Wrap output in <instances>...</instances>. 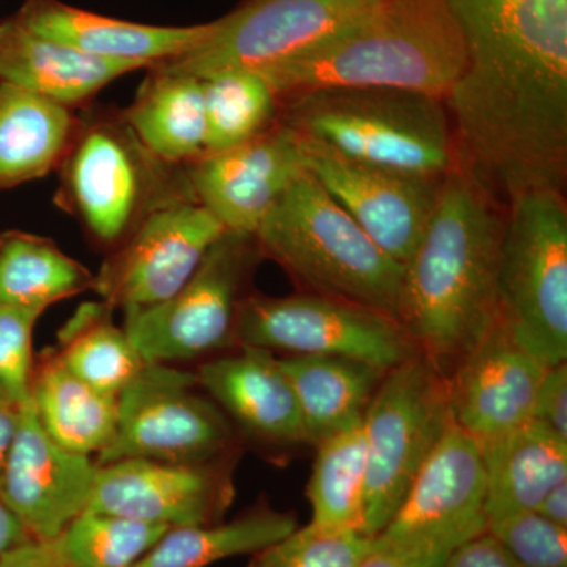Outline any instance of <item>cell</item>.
<instances>
[{
  "instance_id": "30",
  "label": "cell",
  "mask_w": 567,
  "mask_h": 567,
  "mask_svg": "<svg viewBox=\"0 0 567 567\" xmlns=\"http://www.w3.org/2000/svg\"><path fill=\"white\" fill-rule=\"evenodd\" d=\"M114 311L104 301L82 303L59 330L54 347L74 375L102 393L118 398L145 361L125 328L115 324Z\"/></svg>"
},
{
  "instance_id": "33",
  "label": "cell",
  "mask_w": 567,
  "mask_h": 567,
  "mask_svg": "<svg viewBox=\"0 0 567 567\" xmlns=\"http://www.w3.org/2000/svg\"><path fill=\"white\" fill-rule=\"evenodd\" d=\"M167 529L166 525L85 509L54 543L76 567H134Z\"/></svg>"
},
{
  "instance_id": "28",
  "label": "cell",
  "mask_w": 567,
  "mask_h": 567,
  "mask_svg": "<svg viewBox=\"0 0 567 567\" xmlns=\"http://www.w3.org/2000/svg\"><path fill=\"white\" fill-rule=\"evenodd\" d=\"M95 286V274L51 238L22 230L0 234V305L47 311Z\"/></svg>"
},
{
  "instance_id": "15",
  "label": "cell",
  "mask_w": 567,
  "mask_h": 567,
  "mask_svg": "<svg viewBox=\"0 0 567 567\" xmlns=\"http://www.w3.org/2000/svg\"><path fill=\"white\" fill-rule=\"evenodd\" d=\"M238 457L208 462L122 458L99 466L87 509L169 528L224 520L235 498Z\"/></svg>"
},
{
  "instance_id": "9",
  "label": "cell",
  "mask_w": 567,
  "mask_h": 567,
  "mask_svg": "<svg viewBox=\"0 0 567 567\" xmlns=\"http://www.w3.org/2000/svg\"><path fill=\"white\" fill-rule=\"evenodd\" d=\"M262 259L254 235L227 230L169 300L125 311L123 328L142 360L188 363L238 349V315Z\"/></svg>"
},
{
  "instance_id": "36",
  "label": "cell",
  "mask_w": 567,
  "mask_h": 567,
  "mask_svg": "<svg viewBox=\"0 0 567 567\" xmlns=\"http://www.w3.org/2000/svg\"><path fill=\"white\" fill-rule=\"evenodd\" d=\"M43 315L41 309L0 305V388L20 405L31 399L32 336Z\"/></svg>"
},
{
  "instance_id": "24",
  "label": "cell",
  "mask_w": 567,
  "mask_h": 567,
  "mask_svg": "<svg viewBox=\"0 0 567 567\" xmlns=\"http://www.w3.org/2000/svg\"><path fill=\"white\" fill-rule=\"evenodd\" d=\"M122 112L142 144L163 162L189 166L207 155L200 78L153 65Z\"/></svg>"
},
{
  "instance_id": "40",
  "label": "cell",
  "mask_w": 567,
  "mask_h": 567,
  "mask_svg": "<svg viewBox=\"0 0 567 567\" xmlns=\"http://www.w3.org/2000/svg\"><path fill=\"white\" fill-rule=\"evenodd\" d=\"M33 537L22 525L17 514L0 498V561L25 544L32 543Z\"/></svg>"
},
{
  "instance_id": "2",
  "label": "cell",
  "mask_w": 567,
  "mask_h": 567,
  "mask_svg": "<svg viewBox=\"0 0 567 567\" xmlns=\"http://www.w3.org/2000/svg\"><path fill=\"white\" fill-rule=\"evenodd\" d=\"M505 215L491 194L453 171L404 265L399 322L445 379L498 320Z\"/></svg>"
},
{
  "instance_id": "26",
  "label": "cell",
  "mask_w": 567,
  "mask_h": 567,
  "mask_svg": "<svg viewBox=\"0 0 567 567\" xmlns=\"http://www.w3.org/2000/svg\"><path fill=\"white\" fill-rule=\"evenodd\" d=\"M300 404L309 445L363 423L365 410L386 372L341 357L279 358Z\"/></svg>"
},
{
  "instance_id": "25",
  "label": "cell",
  "mask_w": 567,
  "mask_h": 567,
  "mask_svg": "<svg viewBox=\"0 0 567 567\" xmlns=\"http://www.w3.org/2000/svg\"><path fill=\"white\" fill-rule=\"evenodd\" d=\"M31 401L44 432L71 453L99 456L117 427V398L74 375L55 347L35 354Z\"/></svg>"
},
{
  "instance_id": "41",
  "label": "cell",
  "mask_w": 567,
  "mask_h": 567,
  "mask_svg": "<svg viewBox=\"0 0 567 567\" xmlns=\"http://www.w3.org/2000/svg\"><path fill=\"white\" fill-rule=\"evenodd\" d=\"M22 405L0 388V475L20 424Z\"/></svg>"
},
{
  "instance_id": "16",
  "label": "cell",
  "mask_w": 567,
  "mask_h": 567,
  "mask_svg": "<svg viewBox=\"0 0 567 567\" xmlns=\"http://www.w3.org/2000/svg\"><path fill=\"white\" fill-rule=\"evenodd\" d=\"M298 140L306 171L324 192L388 256L402 265L409 262L435 210L443 178L412 177L365 166L305 137Z\"/></svg>"
},
{
  "instance_id": "21",
  "label": "cell",
  "mask_w": 567,
  "mask_h": 567,
  "mask_svg": "<svg viewBox=\"0 0 567 567\" xmlns=\"http://www.w3.org/2000/svg\"><path fill=\"white\" fill-rule=\"evenodd\" d=\"M31 31L95 58L140 63L145 70L181 58L212 32V22L163 28L115 20L59 0H25L14 14Z\"/></svg>"
},
{
  "instance_id": "10",
  "label": "cell",
  "mask_w": 567,
  "mask_h": 567,
  "mask_svg": "<svg viewBox=\"0 0 567 567\" xmlns=\"http://www.w3.org/2000/svg\"><path fill=\"white\" fill-rule=\"evenodd\" d=\"M117 405V427L96 466L122 458L208 462L241 453L240 432L205 393L196 371L145 363Z\"/></svg>"
},
{
  "instance_id": "23",
  "label": "cell",
  "mask_w": 567,
  "mask_h": 567,
  "mask_svg": "<svg viewBox=\"0 0 567 567\" xmlns=\"http://www.w3.org/2000/svg\"><path fill=\"white\" fill-rule=\"evenodd\" d=\"M80 126V110L0 82V192L58 171Z\"/></svg>"
},
{
  "instance_id": "17",
  "label": "cell",
  "mask_w": 567,
  "mask_h": 567,
  "mask_svg": "<svg viewBox=\"0 0 567 567\" xmlns=\"http://www.w3.org/2000/svg\"><path fill=\"white\" fill-rule=\"evenodd\" d=\"M96 470L95 458L71 453L44 432L29 399L0 475V498L33 539L51 543L87 509Z\"/></svg>"
},
{
  "instance_id": "35",
  "label": "cell",
  "mask_w": 567,
  "mask_h": 567,
  "mask_svg": "<svg viewBox=\"0 0 567 567\" xmlns=\"http://www.w3.org/2000/svg\"><path fill=\"white\" fill-rule=\"evenodd\" d=\"M487 532L517 567H567V528L536 511L492 518Z\"/></svg>"
},
{
  "instance_id": "37",
  "label": "cell",
  "mask_w": 567,
  "mask_h": 567,
  "mask_svg": "<svg viewBox=\"0 0 567 567\" xmlns=\"http://www.w3.org/2000/svg\"><path fill=\"white\" fill-rule=\"evenodd\" d=\"M533 423L567 440V364L547 368L537 390Z\"/></svg>"
},
{
  "instance_id": "22",
  "label": "cell",
  "mask_w": 567,
  "mask_h": 567,
  "mask_svg": "<svg viewBox=\"0 0 567 567\" xmlns=\"http://www.w3.org/2000/svg\"><path fill=\"white\" fill-rule=\"evenodd\" d=\"M145 70L95 58L31 31L17 18L0 21V82L81 110L112 81Z\"/></svg>"
},
{
  "instance_id": "18",
  "label": "cell",
  "mask_w": 567,
  "mask_h": 567,
  "mask_svg": "<svg viewBox=\"0 0 567 567\" xmlns=\"http://www.w3.org/2000/svg\"><path fill=\"white\" fill-rule=\"evenodd\" d=\"M547 368L496 320L446 379L453 424L480 447L513 434L532 421Z\"/></svg>"
},
{
  "instance_id": "14",
  "label": "cell",
  "mask_w": 567,
  "mask_h": 567,
  "mask_svg": "<svg viewBox=\"0 0 567 567\" xmlns=\"http://www.w3.org/2000/svg\"><path fill=\"white\" fill-rule=\"evenodd\" d=\"M224 233L226 227L197 200L159 208L106 254L93 292L115 311L163 303L196 274Z\"/></svg>"
},
{
  "instance_id": "13",
  "label": "cell",
  "mask_w": 567,
  "mask_h": 567,
  "mask_svg": "<svg viewBox=\"0 0 567 567\" xmlns=\"http://www.w3.org/2000/svg\"><path fill=\"white\" fill-rule=\"evenodd\" d=\"M380 0H246L212 22V32L162 69L207 78L224 70H264L297 58L352 24Z\"/></svg>"
},
{
  "instance_id": "32",
  "label": "cell",
  "mask_w": 567,
  "mask_h": 567,
  "mask_svg": "<svg viewBox=\"0 0 567 567\" xmlns=\"http://www.w3.org/2000/svg\"><path fill=\"white\" fill-rule=\"evenodd\" d=\"M203 91L207 155L246 144L278 122L281 103L259 71H218L203 78Z\"/></svg>"
},
{
  "instance_id": "3",
  "label": "cell",
  "mask_w": 567,
  "mask_h": 567,
  "mask_svg": "<svg viewBox=\"0 0 567 567\" xmlns=\"http://www.w3.org/2000/svg\"><path fill=\"white\" fill-rule=\"evenodd\" d=\"M465 61L464 35L446 0H380L312 50L256 71L279 103L328 87L394 89L445 102Z\"/></svg>"
},
{
  "instance_id": "29",
  "label": "cell",
  "mask_w": 567,
  "mask_h": 567,
  "mask_svg": "<svg viewBox=\"0 0 567 567\" xmlns=\"http://www.w3.org/2000/svg\"><path fill=\"white\" fill-rule=\"evenodd\" d=\"M297 527L292 513L256 506L234 520L169 528L134 567H210L256 554Z\"/></svg>"
},
{
  "instance_id": "20",
  "label": "cell",
  "mask_w": 567,
  "mask_h": 567,
  "mask_svg": "<svg viewBox=\"0 0 567 567\" xmlns=\"http://www.w3.org/2000/svg\"><path fill=\"white\" fill-rule=\"evenodd\" d=\"M196 374L241 434L270 446L309 445L297 393L274 353L238 347L204 361Z\"/></svg>"
},
{
  "instance_id": "38",
  "label": "cell",
  "mask_w": 567,
  "mask_h": 567,
  "mask_svg": "<svg viewBox=\"0 0 567 567\" xmlns=\"http://www.w3.org/2000/svg\"><path fill=\"white\" fill-rule=\"evenodd\" d=\"M439 567H517L502 544L491 533L468 540Z\"/></svg>"
},
{
  "instance_id": "42",
  "label": "cell",
  "mask_w": 567,
  "mask_h": 567,
  "mask_svg": "<svg viewBox=\"0 0 567 567\" xmlns=\"http://www.w3.org/2000/svg\"><path fill=\"white\" fill-rule=\"evenodd\" d=\"M357 567H421L412 558L406 557L402 551L388 546L382 540H372V546Z\"/></svg>"
},
{
  "instance_id": "39",
  "label": "cell",
  "mask_w": 567,
  "mask_h": 567,
  "mask_svg": "<svg viewBox=\"0 0 567 567\" xmlns=\"http://www.w3.org/2000/svg\"><path fill=\"white\" fill-rule=\"evenodd\" d=\"M0 567H76L63 557L54 540H32L11 551L0 561Z\"/></svg>"
},
{
  "instance_id": "12",
  "label": "cell",
  "mask_w": 567,
  "mask_h": 567,
  "mask_svg": "<svg viewBox=\"0 0 567 567\" xmlns=\"http://www.w3.org/2000/svg\"><path fill=\"white\" fill-rule=\"evenodd\" d=\"M487 476L472 436L451 424L377 539L421 567H439L487 533Z\"/></svg>"
},
{
  "instance_id": "6",
  "label": "cell",
  "mask_w": 567,
  "mask_h": 567,
  "mask_svg": "<svg viewBox=\"0 0 567 567\" xmlns=\"http://www.w3.org/2000/svg\"><path fill=\"white\" fill-rule=\"evenodd\" d=\"M298 292L364 306L399 320L404 265L388 256L306 171L254 234Z\"/></svg>"
},
{
  "instance_id": "34",
  "label": "cell",
  "mask_w": 567,
  "mask_h": 567,
  "mask_svg": "<svg viewBox=\"0 0 567 567\" xmlns=\"http://www.w3.org/2000/svg\"><path fill=\"white\" fill-rule=\"evenodd\" d=\"M374 537L308 524L251 555L246 567H357Z\"/></svg>"
},
{
  "instance_id": "27",
  "label": "cell",
  "mask_w": 567,
  "mask_h": 567,
  "mask_svg": "<svg viewBox=\"0 0 567 567\" xmlns=\"http://www.w3.org/2000/svg\"><path fill=\"white\" fill-rule=\"evenodd\" d=\"M481 453L486 465L488 522L536 511L551 488L567 481V440L533 421L481 447Z\"/></svg>"
},
{
  "instance_id": "8",
  "label": "cell",
  "mask_w": 567,
  "mask_h": 567,
  "mask_svg": "<svg viewBox=\"0 0 567 567\" xmlns=\"http://www.w3.org/2000/svg\"><path fill=\"white\" fill-rule=\"evenodd\" d=\"M451 424L446 379L423 353L386 372L363 420L368 483L361 535L385 529Z\"/></svg>"
},
{
  "instance_id": "43",
  "label": "cell",
  "mask_w": 567,
  "mask_h": 567,
  "mask_svg": "<svg viewBox=\"0 0 567 567\" xmlns=\"http://www.w3.org/2000/svg\"><path fill=\"white\" fill-rule=\"evenodd\" d=\"M536 513L559 527L567 528V481L548 492Z\"/></svg>"
},
{
  "instance_id": "1",
  "label": "cell",
  "mask_w": 567,
  "mask_h": 567,
  "mask_svg": "<svg viewBox=\"0 0 567 567\" xmlns=\"http://www.w3.org/2000/svg\"><path fill=\"white\" fill-rule=\"evenodd\" d=\"M465 69L445 104L457 169L507 207L566 193L567 0H446Z\"/></svg>"
},
{
  "instance_id": "19",
  "label": "cell",
  "mask_w": 567,
  "mask_h": 567,
  "mask_svg": "<svg viewBox=\"0 0 567 567\" xmlns=\"http://www.w3.org/2000/svg\"><path fill=\"white\" fill-rule=\"evenodd\" d=\"M186 169L197 203L230 233L249 235L306 173L300 140L279 118L246 144L204 156Z\"/></svg>"
},
{
  "instance_id": "11",
  "label": "cell",
  "mask_w": 567,
  "mask_h": 567,
  "mask_svg": "<svg viewBox=\"0 0 567 567\" xmlns=\"http://www.w3.org/2000/svg\"><path fill=\"white\" fill-rule=\"evenodd\" d=\"M238 347L341 357L391 371L420 353L402 323L364 306L323 295L267 297L252 290L237 320Z\"/></svg>"
},
{
  "instance_id": "31",
  "label": "cell",
  "mask_w": 567,
  "mask_h": 567,
  "mask_svg": "<svg viewBox=\"0 0 567 567\" xmlns=\"http://www.w3.org/2000/svg\"><path fill=\"white\" fill-rule=\"evenodd\" d=\"M316 447L315 468L306 492L312 524L360 532L368 483L363 423L328 436Z\"/></svg>"
},
{
  "instance_id": "4",
  "label": "cell",
  "mask_w": 567,
  "mask_h": 567,
  "mask_svg": "<svg viewBox=\"0 0 567 567\" xmlns=\"http://www.w3.org/2000/svg\"><path fill=\"white\" fill-rule=\"evenodd\" d=\"M55 173L54 204L104 256L152 213L196 200L186 166L153 155L115 107H81L80 126Z\"/></svg>"
},
{
  "instance_id": "7",
  "label": "cell",
  "mask_w": 567,
  "mask_h": 567,
  "mask_svg": "<svg viewBox=\"0 0 567 567\" xmlns=\"http://www.w3.org/2000/svg\"><path fill=\"white\" fill-rule=\"evenodd\" d=\"M498 320L544 364L567 358V204L535 189L506 207L499 249Z\"/></svg>"
},
{
  "instance_id": "5",
  "label": "cell",
  "mask_w": 567,
  "mask_h": 567,
  "mask_svg": "<svg viewBox=\"0 0 567 567\" xmlns=\"http://www.w3.org/2000/svg\"><path fill=\"white\" fill-rule=\"evenodd\" d=\"M279 121L350 162L421 178L457 169L443 100L394 89L328 87L281 102Z\"/></svg>"
}]
</instances>
